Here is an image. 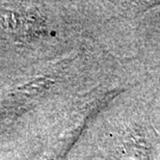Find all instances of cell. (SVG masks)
<instances>
[{
  "label": "cell",
  "instance_id": "1",
  "mask_svg": "<svg viewBox=\"0 0 160 160\" xmlns=\"http://www.w3.org/2000/svg\"><path fill=\"white\" fill-rule=\"evenodd\" d=\"M49 76H40L8 92L0 102V121L12 123L30 108L53 84Z\"/></svg>",
  "mask_w": 160,
  "mask_h": 160
}]
</instances>
